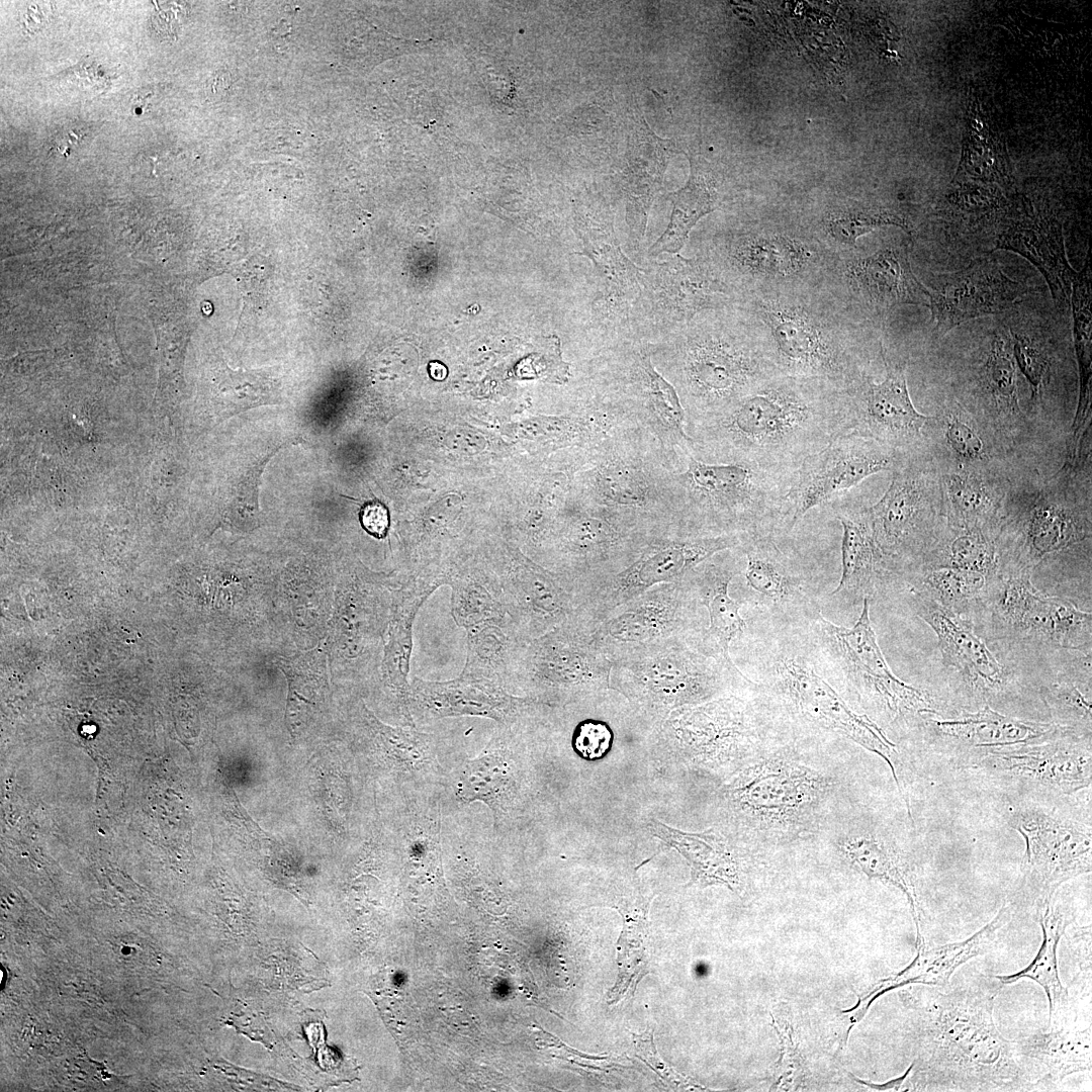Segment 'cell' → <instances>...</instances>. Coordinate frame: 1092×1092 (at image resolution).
<instances>
[{
    "label": "cell",
    "mask_w": 1092,
    "mask_h": 1092,
    "mask_svg": "<svg viewBox=\"0 0 1092 1092\" xmlns=\"http://www.w3.org/2000/svg\"><path fill=\"white\" fill-rule=\"evenodd\" d=\"M693 425L695 448L714 462L793 470L852 428L846 389L820 378L783 374L720 415Z\"/></svg>",
    "instance_id": "obj_1"
},
{
    "label": "cell",
    "mask_w": 1092,
    "mask_h": 1092,
    "mask_svg": "<svg viewBox=\"0 0 1092 1092\" xmlns=\"http://www.w3.org/2000/svg\"><path fill=\"white\" fill-rule=\"evenodd\" d=\"M999 986L987 981L931 986L914 998L916 1054L910 1080L919 1091H1014L1031 1085L1014 1040L994 1020Z\"/></svg>",
    "instance_id": "obj_2"
},
{
    "label": "cell",
    "mask_w": 1092,
    "mask_h": 1092,
    "mask_svg": "<svg viewBox=\"0 0 1092 1092\" xmlns=\"http://www.w3.org/2000/svg\"><path fill=\"white\" fill-rule=\"evenodd\" d=\"M660 344L693 424L720 415L780 374L765 355L759 323L739 305L704 311Z\"/></svg>",
    "instance_id": "obj_3"
},
{
    "label": "cell",
    "mask_w": 1092,
    "mask_h": 1092,
    "mask_svg": "<svg viewBox=\"0 0 1092 1092\" xmlns=\"http://www.w3.org/2000/svg\"><path fill=\"white\" fill-rule=\"evenodd\" d=\"M818 283L752 293L738 305L760 325L764 351L780 374L820 378L847 389L867 375L844 306Z\"/></svg>",
    "instance_id": "obj_4"
},
{
    "label": "cell",
    "mask_w": 1092,
    "mask_h": 1092,
    "mask_svg": "<svg viewBox=\"0 0 1092 1092\" xmlns=\"http://www.w3.org/2000/svg\"><path fill=\"white\" fill-rule=\"evenodd\" d=\"M795 470L707 462L688 453L687 469L674 478L678 507L698 536L771 534L784 521Z\"/></svg>",
    "instance_id": "obj_5"
},
{
    "label": "cell",
    "mask_w": 1092,
    "mask_h": 1092,
    "mask_svg": "<svg viewBox=\"0 0 1092 1092\" xmlns=\"http://www.w3.org/2000/svg\"><path fill=\"white\" fill-rule=\"evenodd\" d=\"M834 780L791 750L762 754L726 786L732 817L762 844H784L811 835L834 791Z\"/></svg>",
    "instance_id": "obj_6"
},
{
    "label": "cell",
    "mask_w": 1092,
    "mask_h": 1092,
    "mask_svg": "<svg viewBox=\"0 0 1092 1092\" xmlns=\"http://www.w3.org/2000/svg\"><path fill=\"white\" fill-rule=\"evenodd\" d=\"M892 472L884 495L866 509L875 543L888 563L923 561L945 520L940 469L925 449L904 457Z\"/></svg>",
    "instance_id": "obj_7"
},
{
    "label": "cell",
    "mask_w": 1092,
    "mask_h": 1092,
    "mask_svg": "<svg viewBox=\"0 0 1092 1092\" xmlns=\"http://www.w3.org/2000/svg\"><path fill=\"white\" fill-rule=\"evenodd\" d=\"M705 257L739 301L752 293L818 283L836 263L819 242L771 230L728 235L714 242Z\"/></svg>",
    "instance_id": "obj_8"
},
{
    "label": "cell",
    "mask_w": 1092,
    "mask_h": 1092,
    "mask_svg": "<svg viewBox=\"0 0 1092 1092\" xmlns=\"http://www.w3.org/2000/svg\"><path fill=\"white\" fill-rule=\"evenodd\" d=\"M1062 480L1007 496L995 541L1009 572H1028L1045 558L1090 539V502L1080 503Z\"/></svg>",
    "instance_id": "obj_9"
},
{
    "label": "cell",
    "mask_w": 1092,
    "mask_h": 1092,
    "mask_svg": "<svg viewBox=\"0 0 1092 1092\" xmlns=\"http://www.w3.org/2000/svg\"><path fill=\"white\" fill-rule=\"evenodd\" d=\"M632 325L663 339L700 313L738 304V296L706 257L669 254L643 269Z\"/></svg>",
    "instance_id": "obj_10"
},
{
    "label": "cell",
    "mask_w": 1092,
    "mask_h": 1092,
    "mask_svg": "<svg viewBox=\"0 0 1092 1092\" xmlns=\"http://www.w3.org/2000/svg\"><path fill=\"white\" fill-rule=\"evenodd\" d=\"M904 456L855 432L841 434L806 457L792 475L785 497L786 530L792 531L813 508L827 504L867 477L893 471Z\"/></svg>",
    "instance_id": "obj_11"
},
{
    "label": "cell",
    "mask_w": 1092,
    "mask_h": 1092,
    "mask_svg": "<svg viewBox=\"0 0 1092 1092\" xmlns=\"http://www.w3.org/2000/svg\"><path fill=\"white\" fill-rule=\"evenodd\" d=\"M1025 842L1023 888L1036 906L1065 882L1091 872V832L1079 823L1037 808L1016 811L1009 820Z\"/></svg>",
    "instance_id": "obj_12"
},
{
    "label": "cell",
    "mask_w": 1092,
    "mask_h": 1092,
    "mask_svg": "<svg viewBox=\"0 0 1092 1092\" xmlns=\"http://www.w3.org/2000/svg\"><path fill=\"white\" fill-rule=\"evenodd\" d=\"M820 636L860 694L882 706L893 719L932 712L928 695L897 677L877 641L870 618V599L851 628L832 624L819 615Z\"/></svg>",
    "instance_id": "obj_13"
},
{
    "label": "cell",
    "mask_w": 1092,
    "mask_h": 1092,
    "mask_svg": "<svg viewBox=\"0 0 1092 1092\" xmlns=\"http://www.w3.org/2000/svg\"><path fill=\"white\" fill-rule=\"evenodd\" d=\"M886 375L874 382L867 374L846 389L851 432L872 438L906 457L927 449L926 428L932 416L916 411L911 400L906 363L889 358L882 348Z\"/></svg>",
    "instance_id": "obj_14"
},
{
    "label": "cell",
    "mask_w": 1092,
    "mask_h": 1092,
    "mask_svg": "<svg viewBox=\"0 0 1092 1092\" xmlns=\"http://www.w3.org/2000/svg\"><path fill=\"white\" fill-rule=\"evenodd\" d=\"M993 589L991 611L999 630L1062 648L1091 646V613L1040 595L1030 582V573L1004 574Z\"/></svg>",
    "instance_id": "obj_15"
},
{
    "label": "cell",
    "mask_w": 1092,
    "mask_h": 1092,
    "mask_svg": "<svg viewBox=\"0 0 1092 1092\" xmlns=\"http://www.w3.org/2000/svg\"><path fill=\"white\" fill-rule=\"evenodd\" d=\"M778 673L784 695L800 717L853 741L886 761L911 816L909 800L897 774L896 747L883 730L867 715L851 710L833 688L802 659L783 658L779 662Z\"/></svg>",
    "instance_id": "obj_16"
},
{
    "label": "cell",
    "mask_w": 1092,
    "mask_h": 1092,
    "mask_svg": "<svg viewBox=\"0 0 1092 1092\" xmlns=\"http://www.w3.org/2000/svg\"><path fill=\"white\" fill-rule=\"evenodd\" d=\"M927 290V306L938 338L970 320L1010 308L1029 292V287L1009 277L997 260L986 257L936 276Z\"/></svg>",
    "instance_id": "obj_17"
},
{
    "label": "cell",
    "mask_w": 1092,
    "mask_h": 1092,
    "mask_svg": "<svg viewBox=\"0 0 1092 1092\" xmlns=\"http://www.w3.org/2000/svg\"><path fill=\"white\" fill-rule=\"evenodd\" d=\"M911 239L847 259L837 271L856 302L884 318L904 305H928V290L910 263Z\"/></svg>",
    "instance_id": "obj_18"
},
{
    "label": "cell",
    "mask_w": 1092,
    "mask_h": 1092,
    "mask_svg": "<svg viewBox=\"0 0 1092 1092\" xmlns=\"http://www.w3.org/2000/svg\"><path fill=\"white\" fill-rule=\"evenodd\" d=\"M1017 366L1010 336L996 332L978 367V387L982 397L975 421L998 446L1012 448L1026 426L1018 394Z\"/></svg>",
    "instance_id": "obj_19"
},
{
    "label": "cell",
    "mask_w": 1092,
    "mask_h": 1092,
    "mask_svg": "<svg viewBox=\"0 0 1092 1092\" xmlns=\"http://www.w3.org/2000/svg\"><path fill=\"white\" fill-rule=\"evenodd\" d=\"M408 701L423 719L474 715L510 722L528 707L525 700L509 694L502 685L463 673L446 681L414 677Z\"/></svg>",
    "instance_id": "obj_20"
},
{
    "label": "cell",
    "mask_w": 1092,
    "mask_h": 1092,
    "mask_svg": "<svg viewBox=\"0 0 1092 1092\" xmlns=\"http://www.w3.org/2000/svg\"><path fill=\"white\" fill-rule=\"evenodd\" d=\"M1048 740L1010 749L991 750L981 759V765L1064 794L1090 786V747L1081 748Z\"/></svg>",
    "instance_id": "obj_21"
},
{
    "label": "cell",
    "mask_w": 1092,
    "mask_h": 1092,
    "mask_svg": "<svg viewBox=\"0 0 1092 1092\" xmlns=\"http://www.w3.org/2000/svg\"><path fill=\"white\" fill-rule=\"evenodd\" d=\"M990 464H947L940 470L942 514L948 528L991 536L998 531L1007 486Z\"/></svg>",
    "instance_id": "obj_22"
},
{
    "label": "cell",
    "mask_w": 1092,
    "mask_h": 1092,
    "mask_svg": "<svg viewBox=\"0 0 1092 1092\" xmlns=\"http://www.w3.org/2000/svg\"><path fill=\"white\" fill-rule=\"evenodd\" d=\"M1011 908L1003 906L986 925L969 938L929 947L917 931V953L908 967L893 977L880 981L858 1002L869 1008L882 994L909 984L943 987L954 971L970 960L987 953L996 943L1002 928L1010 921Z\"/></svg>",
    "instance_id": "obj_23"
},
{
    "label": "cell",
    "mask_w": 1092,
    "mask_h": 1092,
    "mask_svg": "<svg viewBox=\"0 0 1092 1092\" xmlns=\"http://www.w3.org/2000/svg\"><path fill=\"white\" fill-rule=\"evenodd\" d=\"M626 353L623 385L631 399L663 443L691 453L695 442L685 431V407L674 386L653 365L650 346L635 344Z\"/></svg>",
    "instance_id": "obj_24"
},
{
    "label": "cell",
    "mask_w": 1092,
    "mask_h": 1092,
    "mask_svg": "<svg viewBox=\"0 0 1092 1092\" xmlns=\"http://www.w3.org/2000/svg\"><path fill=\"white\" fill-rule=\"evenodd\" d=\"M915 613L935 632L945 665L961 671L976 687L992 690L1003 682V669L971 625L919 590L910 597Z\"/></svg>",
    "instance_id": "obj_25"
},
{
    "label": "cell",
    "mask_w": 1092,
    "mask_h": 1092,
    "mask_svg": "<svg viewBox=\"0 0 1092 1092\" xmlns=\"http://www.w3.org/2000/svg\"><path fill=\"white\" fill-rule=\"evenodd\" d=\"M444 583L443 575L426 573L418 574L394 589L379 675L384 689L401 708H405L410 696L407 676L417 614L428 598Z\"/></svg>",
    "instance_id": "obj_26"
},
{
    "label": "cell",
    "mask_w": 1092,
    "mask_h": 1092,
    "mask_svg": "<svg viewBox=\"0 0 1092 1092\" xmlns=\"http://www.w3.org/2000/svg\"><path fill=\"white\" fill-rule=\"evenodd\" d=\"M672 150V142L657 138L644 121L632 136L620 186L626 202L629 246L634 252L641 248L648 212L661 189L666 163Z\"/></svg>",
    "instance_id": "obj_27"
},
{
    "label": "cell",
    "mask_w": 1092,
    "mask_h": 1092,
    "mask_svg": "<svg viewBox=\"0 0 1092 1092\" xmlns=\"http://www.w3.org/2000/svg\"><path fill=\"white\" fill-rule=\"evenodd\" d=\"M1018 1060L1031 1085L1055 1086L1066 1077L1091 1071V1030L1049 1028L1014 1040Z\"/></svg>",
    "instance_id": "obj_28"
},
{
    "label": "cell",
    "mask_w": 1092,
    "mask_h": 1092,
    "mask_svg": "<svg viewBox=\"0 0 1092 1092\" xmlns=\"http://www.w3.org/2000/svg\"><path fill=\"white\" fill-rule=\"evenodd\" d=\"M745 537L735 534L693 536L663 543L645 551L630 567L615 578V587L631 592L670 581L685 574L712 555L741 545Z\"/></svg>",
    "instance_id": "obj_29"
},
{
    "label": "cell",
    "mask_w": 1092,
    "mask_h": 1092,
    "mask_svg": "<svg viewBox=\"0 0 1092 1092\" xmlns=\"http://www.w3.org/2000/svg\"><path fill=\"white\" fill-rule=\"evenodd\" d=\"M995 250L1011 251L1029 261L1045 279L1055 303L1069 305L1077 271L1069 264L1060 228L1044 220H1018L999 235Z\"/></svg>",
    "instance_id": "obj_30"
},
{
    "label": "cell",
    "mask_w": 1092,
    "mask_h": 1092,
    "mask_svg": "<svg viewBox=\"0 0 1092 1092\" xmlns=\"http://www.w3.org/2000/svg\"><path fill=\"white\" fill-rule=\"evenodd\" d=\"M929 720L941 736L967 746L986 747L990 751L1039 743L1056 732V727L1051 724L1005 716L988 706L976 713L933 716Z\"/></svg>",
    "instance_id": "obj_31"
},
{
    "label": "cell",
    "mask_w": 1092,
    "mask_h": 1092,
    "mask_svg": "<svg viewBox=\"0 0 1092 1092\" xmlns=\"http://www.w3.org/2000/svg\"><path fill=\"white\" fill-rule=\"evenodd\" d=\"M650 830L664 845L676 849L691 869L689 885H723L733 892L741 888L739 861L729 842L713 829L686 832L652 820Z\"/></svg>",
    "instance_id": "obj_32"
},
{
    "label": "cell",
    "mask_w": 1092,
    "mask_h": 1092,
    "mask_svg": "<svg viewBox=\"0 0 1092 1092\" xmlns=\"http://www.w3.org/2000/svg\"><path fill=\"white\" fill-rule=\"evenodd\" d=\"M647 466L621 455L603 456L589 469V498L598 506L620 510H646L659 498V487Z\"/></svg>",
    "instance_id": "obj_33"
},
{
    "label": "cell",
    "mask_w": 1092,
    "mask_h": 1092,
    "mask_svg": "<svg viewBox=\"0 0 1092 1092\" xmlns=\"http://www.w3.org/2000/svg\"><path fill=\"white\" fill-rule=\"evenodd\" d=\"M837 518L842 526L841 576L832 596L845 593L870 599L876 581L888 564L878 549L866 508H840Z\"/></svg>",
    "instance_id": "obj_34"
},
{
    "label": "cell",
    "mask_w": 1092,
    "mask_h": 1092,
    "mask_svg": "<svg viewBox=\"0 0 1092 1092\" xmlns=\"http://www.w3.org/2000/svg\"><path fill=\"white\" fill-rule=\"evenodd\" d=\"M1037 912L1043 936L1038 952L1021 971L1010 975H997L994 978L1001 986L1014 984L1023 978L1041 986L1049 1001L1050 1028H1055L1063 1025L1070 1006L1069 993L1059 976L1057 947L1071 921L1059 910L1054 897L1037 906Z\"/></svg>",
    "instance_id": "obj_35"
},
{
    "label": "cell",
    "mask_w": 1092,
    "mask_h": 1092,
    "mask_svg": "<svg viewBox=\"0 0 1092 1092\" xmlns=\"http://www.w3.org/2000/svg\"><path fill=\"white\" fill-rule=\"evenodd\" d=\"M691 174L687 184L668 195L672 211L667 228L649 247L647 257L677 254L685 246L694 225L719 204L716 177L700 161L691 158Z\"/></svg>",
    "instance_id": "obj_36"
},
{
    "label": "cell",
    "mask_w": 1092,
    "mask_h": 1092,
    "mask_svg": "<svg viewBox=\"0 0 1092 1092\" xmlns=\"http://www.w3.org/2000/svg\"><path fill=\"white\" fill-rule=\"evenodd\" d=\"M466 630L467 652L461 673L489 679L507 689L514 664L527 643L509 616Z\"/></svg>",
    "instance_id": "obj_37"
},
{
    "label": "cell",
    "mask_w": 1092,
    "mask_h": 1092,
    "mask_svg": "<svg viewBox=\"0 0 1092 1092\" xmlns=\"http://www.w3.org/2000/svg\"><path fill=\"white\" fill-rule=\"evenodd\" d=\"M838 849L855 869L872 879L888 883L904 893L916 927H920L919 902L904 861L893 845L870 832H851L838 840Z\"/></svg>",
    "instance_id": "obj_38"
},
{
    "label": "cell",
    "mask_w": 1092,
    "mask_h": 1092,
    "mask_svg": "<svg viewBox=\"0 0 1092 1092\" xmlns=\"http://www.w3.org/2000/svg\"><path fill=\"white\" fill-rule=\"evenodd\" d=\"M741 545L746 556L747 584L763 599L781 603L799 588L802 578L771 534L747 536Z\"/></svg>",
    "instance_id": "obj_39"
},
{
    "label": "cell",
    "mask_w": 1092,
    "mask_h": 1092,
    "mask_svg": "<svg viewBox=\"0 0 1092 1092\" xmlns=\"http://www.w3.org/2000/svg\"><path fill=\"white\" fill-rule=\"evenodd\" d=\"M651 898L639 897L634 902H621L618 911L624 918V929L618 943L619 978L609 994L610 1003L634 993L641 977L647 974L646 939L648 911Z\"/></svg>",
    "instance_id": "obj_40"
},
{
    "label": "cell",
    "mask_w": 1092,
    "mask_h": 1092,
    "mask_svg": "<svg viewBox=\"0 0 1092 1092\" xmlns=\"http://www.w3.org/2000/svg\"><path fill=\"white\" fill-rule=\"evenodd\" d=\"M922 561L927 567H953L984 574L989 582L999 569L995 540L980 530H953Z\"/></svg>",
    "instance_id": "obj_41"
},
{
    "label": "cell",
    "mask_w": 1092,
    "mask_h": 1092,
    "mask_svg": "<svg viewBox=\"0 0 1092 1092\" xmlns=\"http://www.w3.org/2000/svg\"><path fill=\"white\" fill-rule=\"evenodd\" d=\"M930 424L940 435L939 442L947 452L948 463L957 465L990 464L992 446L985 442L983 431L975 419L960 403L946 405L933 416Z\"/></svg>",
    "instance_id": "obj_42"
},
{
    "label": "cell",
    "mask_w": 1092,
    "mask_h": 1092,
    "mask_svg": "<svg viewBox=\"0 0 1092 1092\" xmlns=\"http://www.w3.org/2000/svg\"><path fill=\"white\" fill-rule=\"evenodd\" d=\"M451 586V612L464 629L508 616L490 573L465 572L447 575Z\"/></svg>",
    "instance_id": "obj_43"
},
{
    "label": "cell",
    "mask_w": 1092,
    "mask_h": 1092,
    "mask_svg": "<svg viewBox=\"0 0 1092 1092\" xmlns=\"http://www.w3.org/2000/svg\"><path fill=\"white\" fill-rule=\"evenodd\" d=\"M734 572L715 564H708L703 570L702 580L708 589L704 596V605L710 617L709 633L716 641L725 661L734 669L729 656V644L745 628L741 617L740 605L728 596V584Z\"/></svg>",
    "instance_id": "obj_44"
},
{
    "label": "cell",
    "mask_w": 1092,
    "mask_h": 1092,
    "mask_svg": "<svg viewBox=\"0 0 1092 1092\" xmlns=\"http://www.w3.org/2000/svg\"><path fill=\"white\" fill-rule=\"evenodd\" d=\"M321 655L310 651L292 658L278 659V665L288 681L286 716L291 732L316 708L323 697L326 677Z\"/></svg>",
    "instance_id": "obj_45"
},
{
    "label": "cell",
    "mask_w": 1092,
    "mask_h": 1092,
    "mask_svg": "<svg viewBox=\"0 0 1092 1092\" xmlns=\"http://www.w3.org/2000/svg\"><path fill=\"white\" fill-rule=\"evenodd\" d=\"M896 225L908 233L909 223L899 213L887 208L851 203L833 208L823 219V229L827 240L835 248L851 249L856 241L875 229Z\"/></svg>",
    "instance_id": "obj_46"
},
{
    "label": "cell",
    "mask_w": 1092,
    "mask_h": 1092,
    "mask_svg": "<svg viewBox=\"0 0 1092 1092\" xmlns=\"http://www.w3.org/2000/svg\"><path fill=\"white\" fill-rule=\"evenodd\" d=\"M988 578L976 571L953 567H927L922 576V592L949 611L960 614L968 605L983 597Z\"/></svg>",
    "instance_id": "obj_47"
},
{
    "label": "cell",
    "mask_w": 1092,
    "mask_h": 1092,
    "mask_svg": "<svg viewBox=\"0 0 1092 1092\" xmlns=\"http://www.w3.org/2000/svg\"><path fill=\"white\" fill-rule=\"evenodd\" d=\"M1091 270L1090 258L1072 282L1070 301L1072 305L1074 345L1080 372V403L1088 398L1091 377Z\"/></svg>",
    "instance_id": "obj_48"
},
{
    "label": "cell",
    "mask_w": 1092,
    "mask_h": 1092,
    "mask_svg": "<svg viewBox=\"0 0 1092 1092\" xmlns=\"http://www.w3.org/2000/svg\"><path fill=\"white\" fill-rule=\"evenodd\" d=\"M221 393L230 416L281 402L280 382L265 369H228Z\"/></svg>",
    "instance_id": "obj_49"
},
{
    "label": "cell",
    "mask_w": 1092,
    "mask_h": 1092,
    "mask_svg": "<svg viewBox=\"0 0 1092 1092\" xmlns=\"http://www.w3.org/2000/svg\"><path fill=\"white\" fill-rule=\"evenodd\" d=\"M508 782V769L502 757L490 753L466 764L458 779L456 794L464 802L480 800L492 806L500 800Z\"/></svg>",
    "instance_id": "obj_50"
},
{
    "label": "cell",
    "mask_w": 1092,
    "mask_h": 1092,
    "mask_svg": "<svg viewBox=\"0 0 1092 1092\" xmlns=\"http://www.w3.org/2000/svg\"><path fill=\"white\" fill-rule=\"evenodd\" d=\"M1012 352L1017 368L1024 375L1031 390V400L1041 399L1042 391L1050 381L1052 357L1037 340L1023 333L1010 331Z\"/></svg>",
    "instance_id": "obj_51"
},
{
    "label": "cell",
    "mask_w": 1092,
    "mask_h": 1092,
    "mask_svg": "<svg viewBox=\"0 0 1092 1092\" xmlns=\"http://www.w3.org/2000/svg\"><path fill=\"white\" fill-rule=\"evenodd\" d=\"M771 1018L781 1042V1053L771 1090H797L805 1078L803 1058L794 1040L792 1027L789 1024H780L774 1016Z\"/></svg>",
    "instance_id": "obj_52"
},
{
    "label": "cell",
    "mask_w": 1092,
    "mask_h": 1092,
    "mask_svg": "<svg viewBox=\"0 0 1092 1092\" xmlns=\"http://www.w3.org/2000/svg\"><path fill=\"white\" fill-rule=\"evenodd\" d=\"M1041 697L1056 718L1091 727V703L1076 686L1061 681L1041 691Z\"/></svg>",
    "instance_id": "obj_53"
},
{
    "label": "cell",
    "mask_w": 1092,
    "mask_h": 1092,
    "mask_svg": "<svg viewBox=\"0 0 1092 1092\" xmlns=\"http://www.w3.org/2000/svg\"><path fill=\"white\" fill-rule=\"evenodd\" d=\"M536 1043L539 1048L551 1052L556 1057L583 1073L594 1075L610 1073L622 1067V1059L613 1056H589L570 1049L559 1038L538 1027L535 1030Z\"/></svg>",
    "instance_id": "obj_54"
},
{
    "label": "cell",
    "mask_w": 1092,
    "mask_h": 1092,
    "mask_svg": "<svg viewBox=\"0 0 1092 1092\" xmlns=\"http://www.w3.org/2000/svg\"><path fill=\"white\" fill-rule=\"evenodd\" d=\"M633 1042L638 1058L645 1062L667 1085L675 1090H706L693 1079L684 1076L667 1065L658 1055L654 1041L653 1029L642 1034H633Z\"/></svg>",
    "instance_id": "obj_55"
},
{
    "label": "cell",
    "mask_w": 1092,
    "mask_h": 1092,
    "mask_svg": "<svg viewBox=\"0 0 1092 1092\" xmlns=\"http://www.w3.org/2000/svg\"><path fill=\"white\" fill-rule=\"evenodd\" d=\"M612 743L613 733L610 727L602 721H582L573 731V749L580 757L586 760H596L605 756Z\"/></svg>",
    "instance_id": "obj_56"
},
{
    "label": "cell",
    "mask_w": 1092,
    "mask_h": 1092,
    "mask_svg": "<svg viewBox=\"0 0 1092 1092\" xmlns=\"http://www.w3.org/2000/svg\"><path fill=\"white\" fill-rule=\"evenodd\" d=\"M617 537L616 530L607 517L589 515L580 520L574 530V545L580 550L597 551L609 546Z\"/></svg>",
    "instance_id": "obj_57"
},
{
    "label": "cell",
    "mask_w": 1092,
    "mask_h": 1092,
    "mask_svg": "<svg viewBox=\"0 0 1092 1092\" xmlns=\"http://www.w3.org/2000/svg\"><path fill=\"white\" fill-rule=\"evenodd\" d=\"M362 527L375 538H384L389 528L387 509L378 502L366 504L360 513Z\"/></svg>",
    "instance_id": "obj_58"
},
{
    "label": "cell",
    "mask_w": 1092,
    "mask_h": 1092,
    "mask_svg": "<svg viewBox=\"0 0 1092 1092\" xmlns=\"http://www.w3.org/2000/svg\"><path fill=\"white\" fill-rule=\"evenodd\" d=\"M911 1069H912V1064L909 1066V1068L906 1070V1072L901 1077L890 1080V1081H888L886 1083H883V1084H875V1083H872L870 1081H864V1080L856 1078L852 1074H850V1077L853 1078L857 1083H859V1084H861L863 1086H867V1087H869V1088H871L873 1090H877V1091H900V1090H902L903 1084L907 1081V1078L909 1076V1073H910Z\"/></svg>",
    "instance_id": "obj_59"
}]
</instances>
